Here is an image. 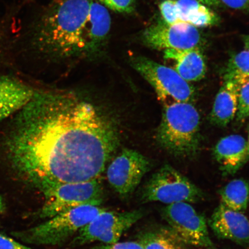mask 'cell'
Returning a JSON list of instances; mask_svg holds the SVG:
<instances>
[{
    "label": "cell",
    "instance_id": "1",
    "mask_svg": "<svg viewBox=\"0 0 249 249\" xmlns=\"http://www.w3.org/2000/svg\"><path fill=\"white\" fill-rule=\"evenodd\" d=\"M16 114L5 140L8 157L39 191L100 178L119 144L110 121L71 92L36 90Z\"/></svg>",
    "mask_w": 249,
    "mask_h": 249
},
{
    "label": "cell",
    "instance_id": "2",
    "mask_svg": "<svg viewBox=\"0 0 249 249\" xmlns=\"http://www.w3.org/2000/svg\"><path fill=\"white\" fill-rule=\"evenodd\" d=\"M91 0H52L30 31L31 50L52 61L86 58Z\"/></svg>",
    "mask_w": 249,
    "mask_h": 249
},
{
    "label": "cell",
    "instance_id": "3",
    "mask_svg": "<svg viewBox=\"0 0 249 249\" xmlns=\"http://www.w3.org/2000/svg\"><path fill=\"white\" fill-rule=\"evenodd\" d=\"M200 114L192 103H177L163 107L157 141L176 157H194L200 147Z\"/></svg>",
    "mask_w": 249,
    "mask_h": 249
},
{
    "label": "cell",
    "instance_id": "4",
    "mask_svg": "<svg viewBox=\"0 0 249 249\" xmlns=\"http://www.w3.org/2000/svg\"><path fill=\"white\" fill-rule=\"evenodd\" d=\"M107 209L101 206L85 205L59 213L38 226L14 234L28 244L62 245L73 238L81 229Z\"/></svg>",
    "mask_w": 249,
    "mask_h": 249
},
{
    "label": "cell",
    "instance_id": "5",
    "mask_svg": "<svg viewBox=\"0 0 249 249\" xmlns=\"http://www.w3.org/2000/svg\"><path fill=\"white\" fill-rule=\"evenodd\" d=\"M40 191L45 198L40 217L48 219L85 205L101 206L105 200L100 178L85 182L55 183Z\"/></svg>",
    "mask_w": 249,
    "mask_h": 249
},
{
    "label": "cell",
    "instance_id": "6",
    "mask_svg": "<svg viewBox=\"0 0 249 249\" xmlns=\"http://www.w3.org/2000/svg\"><path fill=\"white\" fill-rule=\"evenodd\" d=\"M130 64L154 89L163 107L177 103H192L195 90L171 67L142 55H133Z\"/></svg>",
    "mask_w": 249,
    "mask_h": 249
},
{
    "label": "cell",
    "instance_id": "7",
    "mask_svg": "<svg viewBox=\"0 0 249 249\" xmlns=\"http://www.w3.org/2000/svg\"><path fill=\"white\" fill-rule=\"evenodd\" d=\"M205 198L206 196L200 188L169 165L152 175L140 195L142 203L160 202L167 205L177 202L197 203Z\"/></svg>",
    "mask_w": 249,
    "mask_h": 249
},
{
    "label": "cell",
    "instance_id": "8",
    "mask_svg": "<svg viewBox=\"0 0 249 249\" xmlns=\"http://www.w3.org/2000/svg\"><path fill=\"white\" fill-rule=\"evenodd\" d=\"M144 214L142 210L126 212L105 210L81 229L70 245L71 247H78L95 242L103 244L117 243Z\"/></svg>",
    "mask_w": 249,
    "mask_h": 249
},
{
    "label": "cell",
    "instance_id": "9",
    "mask_svg": "<svg viewBox=\"0 0 249 249\" xmlns=\"http://www.w3.org/2000/svg\"><path fill=\"white\" fill-rule=\"evenodd\" d=\"M161 216L170 229L186 245L206 249H220L211 240L207 220L188 202L167 205Z\"/></svg>",
    "mask_w": 249,
    "mask_h": 249
},
{
    "label": "cell",
    "instance_id": "10",
    "mask_svg": "<svg viewBox=\"0 0 249 249\" xmlns=\"http://www.w3.org/2000/svg\"><path fill=\"white\" fill-rule=\"evenodd\" d=\"M150 167V161L144 155L134 149L124 148L109 164L107 181L121 198H127L135 191Z\"/></svg>",
    "mask_w": 249,
    "mask_h": 249
},
{
    "label": "cell",
    "instance_id": "11",
    "mask_svg": "<svg viewBox=\"0 0 249 249\" xmlns=\"http://www.w3.org/2000/svg\"><path fill=\"white\" fill-rule=\"evenodd\" d=\"M143 44L158 51L187 50L198 48L201 36L197 27L186 23H158L143 31Z\"/></svg>",
    "mask_w": 249,
    "mask_h": 249
},
{
    "label": "cell",
    "instance_id": "12",
    "mask_svg": "<svg viewBox=\"0 0 249 249\" xmlns=\"http://www.w3.org/2000/svg\"><path fill=\"white\" fill-rule=\"evenodd\" d=\"M164 22L186 23L196 27L216 24L219 18L214 12L196 0H164L160 4Z\"/></svg>",
    "mask_w": 249,
    "mask_h": 249
},
{
    "label": "cell",
    "instance_id": "13",
    "mask_svg": "<svg viewBox=\"0 0 249 249\" xmlns=\"http://www.w3.org/2000/svg\"><path fill=\"white\" fill-rule=\"evenodd\" d=\"M208 224L217 237L244 247L249 244V220L244 213L230 209L220 202Z\"/></svg>",
    "mask_w": 249,
    "mask_h": 249
},
{
    "label": "cell",
    "instance_id": "14",
    "mask_svg": "<svg viewBox=\"0 0 249 249\" xmlns=\"http://www.w3.org/2000/svg\"><path fill=\"white\" fill-rule=\"evenodd\" d=\"M111 20L104 5L91 0L87 22V58H95L104 53L110 36Z\"/></svg>",
    "mask_w": 249,
    "mask_h": 249
},
{
    "label": "cell",
    "instance_id": "15",
    "mask_svg": "<svg viewBox=\"0 0 249 249\" xmlns=\"http://www.w3.org/2000/svg\"><path fill=\"white\" fill-rule=\"evenodd\" d=\"M213 155L223 175H233L249 160V142L238 135L225 137L217 143Z\"/></svg>",
    "mask_w": 249,
    "mask_h": 249
},
{
    "label": "cell",
    "instance_id": "16",
    "mask_svg": "<svg viewBox=\"0 0 249 249\" xmlns=\"http://www.w3.org/2000/svg\"><path fill=\"white\" fill-rule=\"evenodd\" d=\"M35 91L22 81L0 73V123L20 110Z\"/></svg>",
    "mask_w": 249,
    "mask_h": 249
},
{
    "label": "cell",
    "instance_id": "17",
    "mask_svg": "<svg viewBox=\"0 0 249 249\" xmlns=\"http://www.w3.org/2000/svg\"><path fill=\"white\" fill-rule=\"evenodd\" d=\"M164 58L171 62V68L188 82H197L206 74V64L198 47L181 51L166 50Z\"/></svg>",
    "mask_w": 249,
    "mask_h": 249
},
{
    "label": "cell",
    "instance_id": "18",
    "mask_svg": "<svg viewBox=\"0 0 249 249\" xmlns=\"http://www.w3.org/2000/svg\"><path fill=\"white\" fill-rule=\"evenodd\" d=\"M239 84L232 81L224 83L214 100L211 114L212 123L219 126H226L237 114Z\"/></svg>",
    "mask_w": 249,
    "mask_h": 249
},
{
    "label": "cell",
    "instance_id": "19",
    "mask_svg": "<svg viewBox=\"0 0 249 249\" xmlns=\"http://www.w3.org/2000/svg\"><path fill=\"white\" fill-rule=\"evenodd\" d=\"M219 195L225 206L244 213L249 202V183L245 179H233L220 190Z\"/></svg>",
    "mask_w": 249,
    "mask_h": 249
},
{
    "label": "cell",
    "instance_id": "20",
    "mask_svg": "<svg viewBox=\"0 0 249 249\" xmlns=\"http://www.w3.org/2000/svg\"><path fill=\"white\" fill-rule=\"evenodd\" d=\"M138 241L144 249H186V244L170 227L148 230L139 236Z\"/></svg>",
    "mask_w": 249,
    "mask_h": 249
},
{
    "label": "cell",
    "instance_id": "21",
    "mask_svg": "<svg viewBox=\"0 0 249 249\" xmlns=\"http://www.w3.org/2000/svg\"><path fill=\"white\" fill-rule=\"evenodd\" d=\"M249 79V49L233 55L226 67L224 80L240 84Z\"/></svg>",
    "mask_w": 249,
    "mask_h": 249
},
{
    "label": "cell",
    "instance_id": "22",
    "mask_svg": "<svg viewBox=\"0 0 249 249\" xmlns=\"http://www.w3.org/2000/svg\"><path fill=\"white\" fill-rule=\"evenodd\" d=\"M238 108L236 117L239 121L249 117V79L239 84Z\"/></svg>",
    "mask_w": 249,
    "mask_h": 249
},
{
    "label": "cell",
    "instance_id": "23",
    "mask_svg": "<svg viewBox=\"0 0 249 249\" xmlns=\"http://www.w3.org/2000/svg\"><path fill=\"white\" fill-rule=\"evenodd\" d=\"M105 7L118 13L131 14L136 10L135 0H99Z\"/></svg>",
    "mask_w": 249,
    "mask_h": 249
},
{
    "label": "cell",
    "instance_id": "24",
    "mask_svg": "<svg viewBox=\"0 0 249 249\" xmlns=\"http://www.w3.org/2000/svg\"><path fill=\"white\" fill-rule=\"evenodd\" d=\"M88 249H144L141 243L139 241H127L111 244H103L95 246Z\"/></svg>",
    "mask_w": 249,
    "mask_h": 249
},
{
    "label": "cell",
    "instance_id": "25",
    "mask_svg": "<svg viewBox=\"0 0 249 249\" xmlns=\"http://www.w3.org/2000/svg\"><path fill=\"white\" fill-rule=\"evenodd\" d=\"M0 249H33L0 233Z\"/></svg>",
    "mask_w": 249,
    "mask_h": 249
},
{
    "label": "cell",
    "instance_id": "26",
    "mask_svg": "<svg viewBox=\"0 0 249 249\" xmlns=\"http://www.w3.org/2000/svg\"><path fill=\"white\" fill-rule=\"evenodd\" d=\"M230 8L238 10H249V0H219Z\"/></svg>",
    "mask_w": 249,
    "mask_h": 249
},
{
    "label": "cell",
    "instance_id": "27",
    "mask_svg": "<svg viewBox=\"0 0 249 249\" xmlns=\"http://www.w3.org/2000/svg\"><path fill=\"white\" fill-rule=\"evenodd\" d=\"M196 1L200 2L204 5L213 6V7L219 6L220 3L219 0H196Z\"/></svg>",
    "mask_w": 249,
    "mask_h": 249
},
{
    "label": "cell",
    "instance_id": "28",
    "mask_svg": "<svg viewBox=\"0 0 249 249\" xmlns=\"http://www.w3.org/2000/svg\"><path fill=\"white\" fill-rule=\"evenodd\" d=\"M6 210L5 204L2 198L0 196V213H4Z\"/></svg>",
    "mask_w": 249,
    "mask_h": 249
},
{
    "label": "cell",
    "instance_id": "29",
    "mask_svg": "<svg viewBox=\"0 0 249 249\" xmlns=\"http://www.w3.org/2000/svg\"><path fill=\"white\" fill-rule=\"evenodd\" d=\"M244 42L246 49H249V36L245 37Z\"/></svg>",
    "mask_w": 249,
    "mask_h": 249
},
{
    "label": "cell",
    "instance_id": "30",
    "mask_svg": "<svg viewBox=\"0 0 249 249\" xmlns=\"http://www.w3.org/2000/svg\"><path fill=\"white\" fill-rule=\"evenodd\" d=\"M248 142H249V139H248Z\"/></svg>",
    "mask_w": 249,
    "mask_h": 249
}]
</instances>
